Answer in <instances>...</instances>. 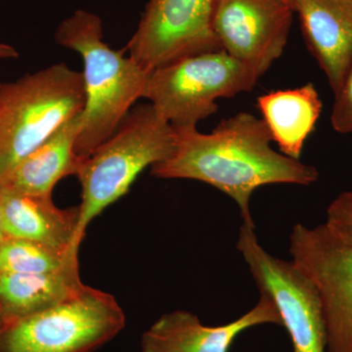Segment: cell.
<instances>
[{"mask_svg": "<svg viewBox=\"0 0 352 352\" xmlns=\"http://www.w3.org/2000/svg\"><path fill=\"white\" fill-rule=\"evenodd\" d=\"M237 250L259 293L274 302L288 331L294 352H326V329L318 294L293 261L271 256L259 244L254 226L243 222Z\"/></svg>", "mask_w": 352, "mask_h": 352, "instance_id": "cell-8", "label": "cell"}, {"mask_svg": "<svg viewBox=\"0 0 352 352\" xmlns=\"http://www.w3.org/2000/svg\"><path fill=\"white\" fill-rule=\"evenodd\" d=\"M85 94L82 73L66 64L7 83L0 88V178L82 113Z\"/></svg>", "mask_w": 352, "mask_h": 352, "instance_id": "cell-4", "label": "cell"}, {"mask_svg": "<svg viewBox=\"0 0 352 352\" xmlns=\"http://www.w3.org/2000/svg\"><path fill=\"white\" fill-rule=\"evenodd\" d=\"M55 41L82 57L85 102L76 151L85 157L113 135L142 98L151 72L124 56V50H112L104 41L100 17L88 11L76 10L62 21Z\"/></svg>", "mask_w": 352, "mask_h": 352, "instance_id": "cell-2", "label": "cell"}, {"mask_svg": "<svg viewBox=\"0 0 352 352\" xmlns=\"http://www.w3.org/2000/svg\"><path fill=\"white\" fill-rule=\"evenodd\" d=\"M293 263L314 285L326 329V351L352 352V245L325 223L296 224L289 236Z\"/></svg>", "mask_w": 352, "mask_h": 352, "instance_id": "cell-7", "label": "cell"}, {"mask_svg": "<svg viewBox=\"0 0 352 352\" xmlns=\"http://www.w3.org/2000/svg\"><path fill=\"white\" fill-rule=\"evenodd\" d=\"M325 226L336 237L352 245V192L340 194L330 204Z\"/></svg>", "mask_w": 352, "mask_h": 352, "instance_id": "cell-18", "label": "cell"}, {"mask_svg": "<svg viewBox=\"0 0 352 352\" xmlns=\"http://www.w3.org/2000/svg\"><path fill=\"white\" fill-rule=\"evenodd\" d=\"M78 207L62 208L52 196H32L0 189V217L4 237L17 238L78 254L74 249Z\"/></svg>", "mask_w": 352, "mask_h": 352, "instance_id": "cell-13", "label": "cell"}, {"mask_svg": "<svg viewBox=\"0 0 352 352\" xmlns=\"http://www.w3.org/2000/svg\"><path fill=\"white\" fill-rule=\"evenodd\" d=\"M18 57V52L15 48L9 44L0 43V60L13 59Z\"/></svg>", "mask_w": 352, "mask_h": 352, "instance_id": "cell-20", "label": "cell"}, {"mask_svg": "<svg viewBox=\"0 0 352 352\" xmlns=\"http://www.w3.org/2000/svg\"><path fill=\"white\" fill-rule=\"evenodd\" d=\"M1 87H2V83L0 82V88H1Z\"/></svg>", "mask_w": 352, "mask_h": 352, "instance_id": "cell-23", "label": "cell"}, {"mask_svg": "<svg viewBox=\"0 0 352 352\" xmlns=\"http://www.w3.org/2000/svg\"><path fill=\"white\" fill-rule=\"evenodd\" d=\"M217 2L150 0L124 50L148 72L185 57L222 50L212 27Z\"/></svg>", "mask_w": 352, "mask_h": 352, "instance_id": "cell-9", "label": "cell"}, {"mask_svg": "<svg viewBox=\"0 0 352 352\" xmlns=\"http://www.w3.org/2000/svg\"><path fill=\"white\" fill-rule=\"evenodd\" d=\"M263 324L282 325L274 302L263 294L249 312L217 327L203 325L197 315L177 310L162 315L143 333L141 349L142 352H228L239 333Z\"/></svg>", "mask_w": 352, "mask_h": 352, "instance_id": "cell-11", "label": "cell"}, {"mask_svg": "<svg viewBox=\"0 0 352 352\" xmlns=\"http://www.w3.org/2000/svg\"><path fill=\"white\" fill-rule=\"evenodd\" d=\"M4 234L3 230H2V226H1V217H0V245H1L2 241L4 240Z\"/></svg>", "mask_w": 352, "mask_h": 352, "instance_id": "cell-22", "label": "cell"}, {"mask_svg": "<svg viewBox=\"0 0 352 352\" xmlns=\"http://www.w3.org/2000/svg\"><path fill=\"white\" fill-rule=\"evenodd\" d=\"M258 107L271 138L285 156L300 160L305 141L314 131L322 101L312 83L261 95Z\"/></svg>", "mask_w": 352, "mask_h": 352, "instance_id": "cell-15", "label": "cell"}, {"mask_svg": "<svg viewBox=\"0 0 352 352\" xmlns=\"http://www.w3.org/2000/svg\"><path fill=\"white\" fill-rule=\"evenodd\" d=\"M258 78L223 50L201 53L152 71L142 98L171 126L194 127L217 112V99L250 91Z\"/></svg>", "mask_w": 352, "mask_h": 352, "instance_id": "cell-5", "label": "cell"}, {"mask_svg": "<svg viewBox=\"0 0 352 352\" xmlns=\"http://www.w3.org/2000/svg\"><path fill=\"white\" fill-rule=\"evenodd\" d=\"M80 131L78 115L2 176L0 189L25 195L52 196L60 180L76 175L80 160L76 151Z\"/></svg>", "mask_w": 352, "mask_h": 352, "instance_id": "cell-14", "label": "cell"}, {"mask_svg": "<svg viewBox=\"0 0 352 352\" xmlns=\"http://www.w3.org/2000/svg\"><path fill=\"white\" fill-rule=\"evenodd\" d=\"M289 2L300 16L310 52L337 94L352 63V0Z\"/></svg>", "mask_w": 352, "mask_h": 352, "instance_id": "cell-12", "label": "cell"}, {"mask_svg": "<svg viewBox=\"0 0 352 352\" xmlns=\"http://www.w3.org/2000/svg\"><path fill=\"white\" fill-rule=\"evenodd\" d=\"M126 326L115 296L83 286L65 302L4 323L0 352H92Z\"/></svg>", "mask_w": 352, "mask_h": 352, "instance_id": "cell-6", "label": "cell"}, {"mask_svg": "<svg viewBox=\"0 0 352 352\" xmlns=\"http://www.w3.org/2000/svg\"><path fill=\"white\" fill-rule=\"evenodd\" d=\"M173 129V152L152 166V175L207 183L236 201L243 222L249 226H254L250 201L256 189L270 184L310 185L318 179L314 166L273 150L265 122L252 113L223 120L210 133H201L197 126Z\"/></svg>", "mask_w": 352, "mask_h": 352, "instance_id": "cell-1", "label": "cell"}, {"mask_svg": "<svg viewBox=\"0 0 352 352\" xmlns=\"http://www.w3.org/2000/svg\"><path fill=\"white\" fill-rule=\"evenodd\" d=\"M78 268V254L34 241L4 238L0 245V273L45 274Z\"/></svg>", "mask_w": 352, "mask_h": 352, "instance_id": "cell-17", "label": "cell"}, {"mask_svg": "<svg viewBox=\"0 0 352 352\" xmlns=\"http://www.w3.org/2000/svg\"><path fill=\"white\" fill-rule=\"evenodd\" d=\"M288 1H289V0H288Z\"/></svg>", "mask_w": 352, "mask_h": 352, "instance_id": "cell-24", "label": "cell"}, {"mask_svg": "<svg viewBox=\"0 0 352 352\" xmlns=\"http://www.w3.org/2000/svg\"><path fill=\"white\" fill-rule=\"evenodd\" d=\"M4 323H6V319H4L3 314H2L1 308H0V333L3 329Z\"/></svg>", "mask_w": 352, "mask_h": 352, "instance_id": "cell-21", "label": "cell"}, {"mask_svg": "<svg viewBox=\"0 0 352 352\" xmlns=\"http://www.w3.org/2000/svg\"><path fill=\"white\" fill-rule=\"evenodd\" d=\"M80 270L45 274L0 273V308L6 322L38 314L83 288Z\"/></svg>", "mask_w": 352, "mask_h": 352, "instance_id": "cell-16", "label": "cell"}, {"mask_svg": "<svg viewBox=\"0 0 352 352\" xmlns=\"http://www.w3.org/2000/svg\"><path fill=\"white\" fill-rule=\"evenodd\" d=\"M335 96L331 115L333 129L339 133H352V63Z\"/></svg>", "mask_w": 352, "mask_h": 352, "instance_id": "cell-19", "label": "cell"}, {"mask_svg": "<svg viewBox=\"0 0 352 352\" xmlns=\"http://www.w3.org/2000/svg\"><path fill=\"white\" fill-rule=\"evenodd\" d=\"M293 13L288 0H217L212 27L221 50L261 78L283 54Z\"/></svg>", "mask_w": 352, "mask_h": 352, "instance_id": "cell-10", "label": "cell"}, {"mask_svg": "<svg viewBox=\"0 0 352 352\" xmlns=\"http://www.w3.org/2000/svg\"><path fill=\"white\" fill-rule=\"evenodd\" d=\"M175 129L151 104L131 109L112 136L88 156L80 157L76 175L82 204L74 249L78 252L88 224L126 195L148 166L166 159L175 146Z\"/></svg>", "mask_w": 352, "mask_h": 352, "instance_id": "cell-3", "label": "cell"}]
</instances>
